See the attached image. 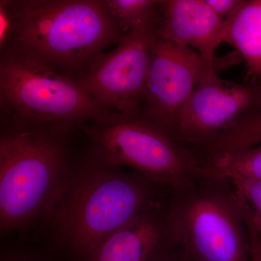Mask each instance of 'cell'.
<instances>
[{
    "instance_id": "8",
    "label": "cell",
    "mask_w": 261,
    "mask_h": 261,
    "mask_svg": "<svg viewBox=\"0 0 261 261\" xmlns=\"http://www.w3.org/2000/svg\"><path fill=\"white\" fill-rule=\"evenodd\" d=\"M158 23L151 22L135 29L114 49L99 57L77 82L81 88L113 113H140Z\"/></svg>"
},
{
    "instance_id": "12",
    "label": "cell",
    "mask_w": 261,
    "mask_h": 261,
    "mask_svg": "<svg viewBox=\"0 0 261 261\" xmlns=\"http://www.w3.org/2000/svg\"><path fill=\"white\" fill-rule=\"evenodd\" d=\"M222 40L245 62V81L261 82V0H243L225 20Z\"/></svg>"
},
{
    "instance_id": "2",
    "label": "cell",
    "mask_w": 261,
    "mask_h": 261,
    "mask_svg": "<svg viewBox=\"0 0 261 261\" xmlns=\"http://www.w3.org/2000/svg\"><path fill=\"white\" fill-rule=\"evenodd\" d=\"M14 29L5 53L79 82L125 37L105 0H8Z\"/></svg>"
},
{
    "instance_id": "11",
    "label": "cell",
    "mask_w": 261,
    "mask_h": 261,
    "mask_svg": "<svg viewBox=\"0 0 261 261\" xmlns=\"http://www.w3.org/2000/svg\"><path fill=\"white\" fill-rule=\"evenodd\" d=\"M225 20L205 0H160L157 37L190 48L207 61L215 62L223 43Z\"/></svg>"
},
{
    "instance_id": "13",
    "label": "cell",
    "mask_w": 261,
    "mask_h": 261,
    "mask_svg": "<svg viewBox=\"0 0 261 261\" xmlns=\"http://www.w3.org/2000/svg\"><path fill=\"white\" fill-rule=\"evenodd\" d=\"M261 144V113H249L232 128L214 137L204 146L209 156L229 153Z\"/></svg>"
},
{
    "instance_id": "19",
    "label": "cell",
    "mask_w": 261,
    "mask_h": 261,
    "mask_svg": "<svg viewBox=\"0 0 261 261\" xmlns=\"http://www.w3.org/2000/svg\"><path fill=\"white\" fill-rule=\"evenodd\" d=\"M47 257L27 252H13L5 254L2 261H51Z\"/></svg>"
},
{
    "instance_id": "4",
    "label": "cell",
    "mask_w": 261,
    "mask_h": 261,
    "mask_svg": "<svg viewBox=\"0 0 261 261\" xmlns=\"http://www.w3.org/2000/svg\"><path fill=\"white\" fill-rule=\"evenodd\" d=\"M168 207L185 261H251L243 207L227 178L201 169L170 192Z\"/></svg>"
},
{
    "instance_id": "1",
    "label": "cell",
    "mask_w": 261,
    "mask_h": 261,
    "mask_svg": "<svg viewBox=\"0 0 261 261\" xmlns=\"http://www.w3.org/2000/svg\"><path fill=\"white\" fill-rule=\"evenodd\" d=\"M171 191L90 151L85 159L72 163L46 219L56 233L55 257L92 261L110 237Z\"/></svg>"
},
{
    "instance_id": "15",
    "label": "cell",
    "mask_w": 261,
    "mask_h": 261,
    "mask_svg": "<svg viewBox=\"0 0 261 261\" xmlns=\"http://www.w3.org/2000/svg\"><path fill=\"white\" fill-rule=\"evenodd\" d=\"M110 14L124 35L159 20L160 0H105Z\"/></svg>"
},
{
    "instance_id": "17",
    "label": "cell",
    "mask_w": 261,
    "mask_h": 261,
    "mask_svg": "<svg viewBox=\"0 0 261 261\" xmlns=\"http://www.w3.org/2000/svg\"><path fill=\"white\" fill-rule=\"evenodd\" d=\"M14 29V20L8 0H0V51L9 42Z\"/></svg>"
},
{
    "instance_id": "9",
    "label": "cell",
    "mask_w": 261,
    "mask_h": 261,
    "mask_svg": "<svg viewBox=\"0 0 261 261\" xmlns=\"http://www.w3.org/2000/svg\"><path fill=\"white\" fill-rule=\"evenodd\" d=\"M260 106V82H227L214 72L200 81L182 108L173 137L195 150Z\"/></svg>"
},
{
    "instance_id": "20",
    "label": "cell",
    "mask_w": 261,
    "mask_h": 261,
    "mask_svg": "<svg viewBox=\"0 0 261 261\" xmlns=\"http://www.w3.org/2000/svg\"><path fill=\"white\" fill-rule=\"evenodd\" d=\"M251 261H261V240L260 233L255 228L249 230Z\"/></svg>"
},
{
    "instance_id": "6",
    "label": "cell",
    "mask_w": 261,
    "mask_h": 261,
    "mask_svg": "<svg viewBox=\"0 0 261 261\" xmlns=\"http://www.w3.org/2000/svg\"><path fill=\"white\" fill-rule=\"evenodd\" d=\"M81 130L94 154L168 190L187 186L200 173L193 151L140 113H115Z\"/></svg>"
},
{
    "instance_id": "3",
    "label": "cell",
    "mask_w": 261,
    "mask_h": 261,
    "mask_svg": "<svg viewBox=\"0 0 261 261\" xmlns=\"http://www.w3.org/2000/svg\"><path fill=\"white\" fill-rule=\"evenodd\" d=\"M73 132L53 126H2V233L47 219L73 163L68 147Z\"/></svg>"
},
{
    "instance_id": "21",
    "label": "cell",
    "mask_w": 261,
    "mask_h": 261,
    "mask_svg": "<svg viewBox=\"0 0 261 261\" xmlns=\"http://www.w3.org/2000/svg\"><path fill=\"white\" fill-rule=\"evenodd\" d=\"M260 83H261V82H260ZM257 111V112L261 113V106H260V109H259L258 111Z\"/></svg>"
},
{
    "instance_id": "10",
    "label": "cell",
    "mask_w": 261,
    "mask_h": 261,
    "mask_svg": "<svg viewBox=\"0 0 261 261\" xmlns=\"http://www.w3.org/2000/svg\"><path fill=\"white\" fill-rule=\"evenodd\" d=\"M169 194L110 237L92 261H185L170 221Z\"/></svg>"
},
{
    "instance_id": "7",
    "label": "cell",
    "mask_w": 261,
    "mask_h": 261,
    "mask_svg": "<svg viewBox=\"0 0 261 261\" xmlns=\"http://www.w3.org/2000/svg\"><path fill=\"white\" fill-rule=\"evenodd\" d=\"M231 60L207 61L197 51L156 36L151 46L141 115L173 137L178 115L205 75Z\"/></svg>"
},
{
    "instance_id": "14",
    "label": "cell",
    "mask_w": 261,
    "mask_h": 261,
    "mask_svg": "<svg viewBox=\"0 0 261 261\" xmlns=\"http://www.w3.org/2000/svg\"><path fill=\"white\" fill-rule=\"evenodd\" d=\"M200 164L202 171L216 176L234 174L261 180V144L214 156Z\"/></svg>"
},
{
    "instance_id": "18",
    "label": "cell",
    "mask_w": 261,
    "mask_h": 261,
    "mask_svg": "<svg viewBox=\"0 0 261 261\" xmlns=\"http://www.w3.org/2000/svg\"><path fill=\"white\" fill-rule=\"evenodd\" d=\"M243 1V0H205L206 4L224 20L238 9Z\"/></svg>"
},
{
    "instance_id": "16",
    "label": "cell",
    "mask_w": 261,
    "mask_h": 261,
    "mask_svg": "<svg viewBox=\"0 0 261 261\" xmlns=\"http://www.w3.org/2000/svg\"><path fill=\"white\" fill-rule=\"evenodd\" d=\"M223 177L231 182L240 203L261 233V180L234 174Z\"/></svg>"
},
{
    "instance_id": "5",
    "label": "cell",
    "mask_w": 261,
    "mask_h": 261,
    "mask_svg": "<svg viewBox=\"0 0 261 261\" xmlns=\"http://www.w3.org/2000/svg\"><path fill=\"white\" fill-rule=\"evenodd\" d=\"M114 114L73 81L0 53L2 126H53L74 132Z\"/></svg>"
}]
</instances>
